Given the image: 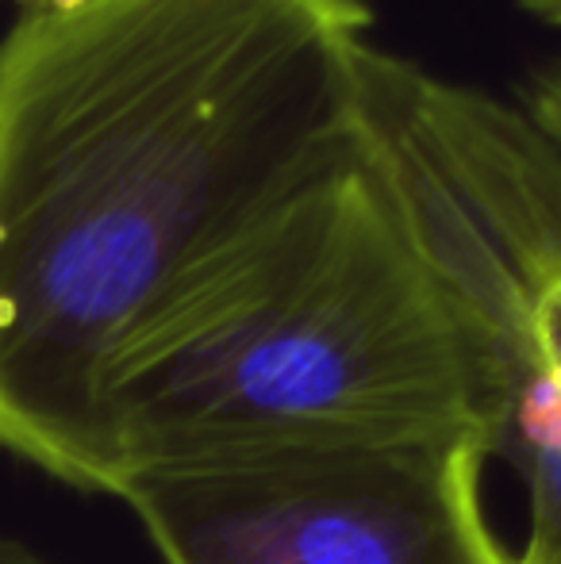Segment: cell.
I'll use <instances>...</instances> for the list:
<instances>
[{
    "label": "cell",
    "mask_w": 561,
    "mask_h": 564,
    "mask_svg": "<svg viewBox=\"0 0 561 564\" xmlns=\"http://www.w3.org/2000/svg\"><path fill=\"white\" fill-rule=\"evenodd\" d=\"M369 0H28L0 35V457L120 496L105 369L362 150Z\"/></svg>",
    "instance_id": "cell-1"
},
{
    "label": "cell",
    "mask_w": 561,
    "mask_h": 564,
    "mask_svg": "<svg viewBox=\"0 0 561 564\" xmlns=\"http://www.w3.org/2000/svg\"><path fill=\"white\" fill-rule=\"evenodd\" d=\"M105 415L120 488L185 460L481 438L465 335L362 150L170 284L108 361Z\"/></svg>",
    "instance_id": "cell-2"
},
{
    "label": "cell",
    "mask_w": 561,
    "mask_h": 564,
    "mask_svg": "<svg viewBox=\"0 0 561 564\" xmlns=\"http://www.w3.org/2000/svg\"><path fill=\"white\" fill-rule=\"evenodd\" d=\"M362 162L470 346L481 446L524 491L511 553L561 564V150L524 108L374 46Z\"/></svg>",
    "instance_id": "cell-3"
},
{
    "label": "cell",
    "mask_w": 561,
    "mask_h": 564,
    "mask_svg": "<svg viewBox=\"0 0 561 564\" xmlns=\"http://www.w3.org/2000/svg\"><path fill=\"white\" fill-rule=\"evenodd\" d=\"M481 438L139 468L120 499L165 564H511Z\"/></svg>",
    "instance_id": "cell-4"
},
{
    "label": "cell",
    "mask_w": 561,
    "mask_h": 564,
    "mask_svg": "<svg viewBox=\"0 0 561 564\" xmlns=\"http://www.w3.org/2000/svg\"><path fill=\"white\" fill-rule=\"evenodd\" d=\"M524 108L542 131L550 134V142L561 150V58L542 66L531 82L524 85Z\"/></svg>",
    "instance_id": "cell-5"
},
{
    "label": "cell",
    "mask_w": 561,
    "mask_h": 564,
    "mask_svg": "<svg viewBox=\"0 0 561 564\" xmlns=\"http://www.w3.org/2000/svg\"><path fill=\"white\" fill-rule=\"evenodd\" d=\"M0 564H54L51 557H43L39 550H31L20 538L0 534Z\"/></svg>",
    "instance_id": "cell-6"
},
{
    "label": "cell",
    "mask_w": 561,
    "mask_h": 564,
    "mask_svg": "<svg viewBox=\"0 0 561 564\" xmlns=\"http://www.w3.org/2000/svg\"><path fill=\"white\" fill-rule=\"evenodd\" d=\"M516 4L524 8L527 15L542 20L547 28H558L561 31V0H516Z\"/></svg>",
    "instance_id": "cell-7"
},
{
    "label": "cell",
    "mask_w": 561,
    "mask_h": 564,
    "mask_svg": "<svg viewBox=\"0 0 561 564\" xmlns=\"http://www.w3.org/2000/svg\"><path fill=\"white\" fill-rule=\"evenodd\" d=\"M511 564H519V561H516V553H511Z\"/></svg>",
    "instance_id": "cell-8"
},
{
    "label": "cell",
    "mask_w": 561,
    "mask_h": 564,
    "mask_svg": "<svg viewBox=\"0 0 561 564\" xmlns=\"http://www.w3.org/2000/svg\"><path fill=\"white\" fill-rule=\"evenodd\" d=\"M20 4H28V0H20Z\"/></svg>",
    "instance_id": "cell-9"
}]
</instances>
